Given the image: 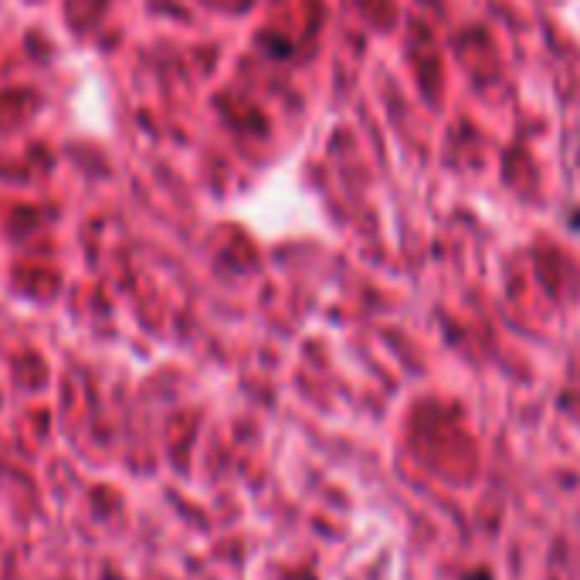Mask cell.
<instances>
[{
    "mask_svg": "<svg viewBox=\"0 0 580 580\" xmlns=\"http://www.w3.org/2000/svg\"><path fill=\"white\" fill-rule=\"evenodd\" d=\"M462 580H493V573H489V570H472V573H465Z\"/></svg>",
    "mask_w": 580,
    "mask_h": 580,
    "instance_id": "obj_1",
    "label": "cell"
}]
</instances>
